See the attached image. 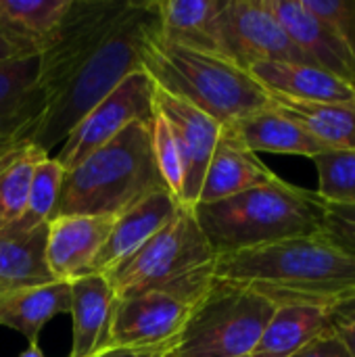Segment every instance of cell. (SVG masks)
<instances>
[{"label": "cell", "instance_id": "1", "mask_svg": "<svg viewBox=\"0 0 355 357\" xmlns=\"http://www.w3.org/2000/svg\"><path fill=\"white\" fill-rule=\"evenodd\" d=\"M159 36L155 0H73L56 40L40 54L42 113L23 140L50 153L128 75Z\"/></svg>", "mask_w": 355, "mask_h": 357}, {"label": "cell", "instance_id": "2", "mask_svg": "<svg viewBox=\"0 0 355 357\" xmlns=\"http://www.w3.org/2000/svg\"><path fill=\"white\" fill-rule=\"evenodd\" d=\"M213 276L249 287L276 307L331 310L355 289V261L314 234L220 255Z\"/></svg>", "mask_w": 355, "mask_h": 357}, {"label": "cell", "instance_id": "3", "mask_svg": "<svg viewBox=\"0 0 355 357\" xmlns=\"http://www.w3.org/2000/svg\"><path fill=\"white\" fill-rule=\"evenodd\" d=\"M192 211L213 253L220 257L318 234L324 218V199L318 192L276 178L216 203H199Z\"/></svg>", "mask_w": 355, "mask_h": 357}, {"label": "cell", "instance_id": "4", "mask_svg": "<svg viewBox=\"0 0 355 357\" xmlns=\"http://www.w3.org/2000/svg\"><path fill=\"white\" fill-rule=\"evenodd\" d=\"M142 69L159 90L195 105L222 128L272 105V94L228 56L174 44L161 36L144 50Z\"/></svg>", "mask_w": 355, "mask_h": 357}, {"label": "cell", "instance_id": "5", "mask_svg": "<svg viewBox=\"0 0 355 357\" xmlns=\"http://www.w3.org/2000/svg\"><path fill=\"white\" fill-rule=\"evenodd\" d=\"M165 188L151 149V119L128 126L117 138L65 172L52 218L111 215Z\"/></svg>", "mask_w": 355, "mask_h": 357}, {"label": "cell", "instance_id": "6", "mask_svg": "<svg viewBox=\"0 0 355 357\" xmlns=\"http://www.w3.org/2000/svg\"><path fill=\"white\" fill-rule=\"evenodd\" d=\"M276 305L249 287L216 278L182 328L174 357H249Z\"/></svg>", "mask_w": 355, "mask_h": 357}, {"label": "cell", "instance_id": "7", "mask_svg": "<svg viewBox=\"0 0 355 357\" xmlns=\"http://www.w3.org/2000/svg\"><path fill=\"white\" fill-rule=\"evenodd\" d=\"M216 259L218 255L203 234L195 211L190 207H182L163 230L107 274V278L119 301L149 289H163L182 282L203 268L213 266Z\"/></svg>", "mask_w": 355, "mask_h": 357}, {"label": "cell", "instance_id": "8", "mask_svg": "<svg viewBox=\"0 0 355 357\" xmlns=\"http://www.w3.org/2000/svg\"><path fill=\"white\" fill-rule=\"evenodd\" d=\"M213 266L172 287L119 299L111 320L109 347L151 349L176 343L192 310L216 280Z\"/></svg>", "mask_w": 355, "mask_h": 357}, {"label": "cell", "instance_id": "9", "mask_svg": "<svg viewBox=\"0 0 355 357\" xmlns=\"http://www.w3.org/2000/svg\"><path fill=\"white\" fill-rule=\"evenodd\" d=\"M153 98L155 84L144 69L128 75L113 92H109L80 119V123L59 146L54 159L65 167V172L73 169L88 155L117 138L128 126L151 119L155 113Z\"/></svg>", "mask_w": 355, "mask_h": 357}, {"label": "cell", "instance_id": "10", "mask_svg": "<svg viewBox=\"0 0 355 357\" xmlns=\"http://www.w3.org/2000/svg\"><path fill=\"white\" fill-rule=\"evenodd\" d=\"M218 50L249 71L255 63H310L274 17L268 0H226L218 17Z\"/></svg>", "mask_w": 355, "mask_h": 357}, {"label": "cell", "instance_id": "11", "mask_svg": "<svg viewBox=\"0 0 355 357\" xmlns=\"http://www.w3.org/2000/svg\"><path fill=\"white\" fill-rule=\"evenodd\" d=\"M155 111L167 121L184 165V207H195L203 180L222 136V126L195 105L155 86Z\"/></svg>", "mask_w": 355, "mask_h": 357}, {"label": "cell", "instance_id": "12", "mask_svg": "<svg viewBox=\"0 0 355 357\" xmlns=\"http://www.w3.org/2000/svg\"><path fill=\"white\" fill-rule=\"evenodd\" d=\"M115 218L61 215L46 226V268L56 282H71L92 272Z\"/></svg>", "mask_w": 355, "mask_h": 357}, {"label": "cell", "instance_id": "13", "mask_svg": "<svg viewBox=\"0 0 355 357\" xmlns=\"http://www.w3.org/2000/svg\"><path fill=\"white\" fill-rule=\"evenodd\" d=\"M184 205L165 188L155 190L121 211L111 228V234L100 249L90 274H111L117 266L130 259L159 230H163Z\"/></svg>", "mask_w": 355, "mask_h": 357}, {"label": "cell", "instance_id": "14", "mask_svg": "<svg viewBox=\"0 0 355 357\" xmlns=\"http://www.w3.org/2000/svg\"><path fill=\"white\" fill-rule=\"evenodd\" d=\"M274 17L291 42L320 69L343 79L355 90V61L339 33L312 15L301 0H268Z\"/></svg>", "mask_w": 355, "mask_h": 357}, {"label": "cell", "instance_id": "15", "mask_svg": "<svg viewBox=\"0 0 355 357\" xmlns=\"http://www.w3.org/2000/svg\"><path fill=\"white\" fill-rule=\"evenodd\" d=\"M71 351L69 357H94L109 349L117 297L107 276L88 274L71 280Z\"/></svg>", "mask_w": 355, "mask_h": 357}, {"label": "cell", "instance_id": "16", "mask_svg": "<svg viewBox=\"0 0 355 357\" xmlns=\"http://www.w3.org/2000/svg\"><path fill=\"white\" fill-rule=\"evenodd\" d=\"M251 153L272 155H295L316 159L328 149L320 144L310 132H305L293 117L278 109L272 100L270 107L259 109L247 117L224 128Z\"/></svg>", "mask_w": 355, "mask_h": 357}, {"label": "cell", "instance_id": "17", "mask_svg": "<svg viewBox=\"0 0 355 357\" xmlns=\"http://www.w3.org/2000/svg\"><path fill=\"white\" fill-rule=\"evenodd\" d=\"M249 73L278 98L305 102L355 105V90L333 73L310 63L268 61L249 67Z\"/></svg>", "mask_w": 355, "mask_h": 357}, {"label": "cell", "instance_id": "18", "mask_svg": "<svg viewBox=\"0 0 355 357\" xmlns=\"http://www.w3.org/2000/svg\"><path fill=\"white\" fill-rule=\"evenodd\" d=\"M73 0H0V38L17 56H40L54 40Z\"/></svg>", "mask_w": 355, "mask_h": 357}, {"label": "cell", "instance_id": "19", "mask_svg": "<svg viewBox=\"0 0 355 357\" xmlns=\"http://www.w3.org/2000/svg\"><path fill=\"white\" fill-rule=\"evenodd\" d=\"M40 56H15L0 65V146L21 142L42 113Z\"/></svg>", "mask_w": 355, "mask_h": 357}, {"label": "cell", "instance_id": "20", "mask_svg": "<svg viewBox=\"0 0 355 357\" xmlns=\"http://www.w3.org/2000/svg\"><path fill=\"white\" fill-rule=\"evenodd\" d=\"M276 178L278 174H274L255 153L245 149L232 134L222 130L197 205L216 203L241 195L245 190L264 186Z\"/></svg>", "mask_w": 355, "mask_h": 357}, {"label": "cell", "instance_id": "21", "mask_svg": "<svg viewBox=\"0 0 355 357\" xmlns=\"http://www.w3.org/2000/svg\"><path fill=\"white\" fill-rule=\"evenodd\" d=\"M71 310V284L50 282L42 287L0 293V326L17 331L27 345H38L44 326Z\"/></svg>", "mask_w": 355, "mask_h": 357}, {"label": "cell", "instance_id": "22", "mask_svg": "<svg viewBox=\"0 0 355 357\" xmlns=\"http://www.w3.org/2000/svg\"><path fill=\"white\" fill-rule=\"evenodd\" d=\"M328 331H333L331 310L316 305H280L249 357H293Z\"/></svg>", "mask_w": 355, "mask_h": 357}, {"label": "cell", "instance_id": "23", "mask_svg": "<svg viewBox=\"0 0 355 357\" xmlns=\"http://www.w3.org/2000/svg\"><path fill=\"white\" fill-rule=\"evenodd\" d=\"M226 0H155L159 36L197 50H218V17Z\"/></svg>", "mask_w": 355, "mask_h": 357}, {"label": "cell", "instance_id": "24", "mask_svg": "<svg viewBox=\"0 0 355 357\" xmlns=\"http://www.w3.org/2000/svg\"><path fill=\"white\" fill-rule=\"evenodd\" d=\"M46 226L0 230V293L56 282L46 268Z\"/></svg>", "mask_w": 355, "mask_h": 357}, {"label": "cell", "instance_id": "25", "mask_svg": "<svg viewBox=\"0 0 355 357\" xmlns=\"http://www.w3.org/2000/svg\"><path fill=\"white\" fill-rule=\"evenodd\" d=\"M272 100L328 151L355 149V105L305 102L278 96H272Z\"/></svg>", "mask_w": 355, "mask_h": 357}, {"label": "cell", "instance_id": "26", "mask_svg": "<svg viewBox=\"0 0 355 357\" xmlns=\"http://www.w3.org/2000/svg\"><path fill=\"white\" fill-rule=\"evenodd\" d=\"M46 155L50 153L21 140L10 144L0 157V230L13 228L21 220L33 172Z\"/></svg>", "mask_w": 355, "mask_h": 357}, {"label": "cell", "instance_id": "27", "mask_svg": "<svg viewBox=\"0 0 355 357\" xmlns=\"http://www.w3.org/2000/svg\"><path fill=\"white\" fill-rule=\"evenodd\" d=\"M63 180H65V167L52 155H46L33 172L27 207H25L21 220L13 226V230L27 232V230L46 226L54 215V209H56V203L61 197V188H63Z\"/></svg>", "mask_w": 355, "mask_h": 357}, {"label": "cell", "instance_id": "28", "mask_svg": "<svg viewBox=\"0 0 355 357\" xmlns=\"http://www.w3.org/2000/svg\"><path fill=\"white\" fill-rule=\"evenodd\" d=\"M151 149L155 157V165L159 172V178L182 205H184V165H182V155L176 144V138L157 111L151 117Z\"/></svg>", "mask_w": 355, "mask_h": 357}, {"label": "cell", "instance_id": "29", "mask_svg": "<svg viewBox=\"0 0 355 357\" xmlns=\"http://www.w3.org/2000/svg\"><path fill=\"white\" fill-rule=\"evenodd\" d=\"M318 169V195L324 201H355V149L326 151L312 159Z\"/></svg>", "mask_w": 355, "mask_h": 357}, {"label": "cell", "instance_id": "30", "mask_svg": "<svg viewBox=\"0 0 355 357\" xmlns=\"http://www.w3.org/2000/svg\"><path fill=\"white\" fill-rule=\"evenodd\" d=\"M318 236L355 261V201H324Z\"/></svg>", "mask_w": 355, "mask_h": 357}, {"label": "cell", "instance_id": "31", "mask_svg": "<svg viewBox=\"0 0 355 357\" xmlns=\"http://www.w3.org/2000/svg\"><path fill=\"white\" fill-rule=\"evenodd\" d=\"M303 6L328 23L345 42L355 61V0H301Z\"/></svg>", "mask_w": 355, "mask_h": 357}, {"label": "cell", "instance_id": "32", "mask_svg": "<svg viewBox=\"0 0 355 357\" xmlns=\"http://www.w3.org/2000/svg\"><path fill=\"white\" fill-rule=\"evenodd\" d=\"M293 357H352L343 341L335 335V331H328L320 339L312 341L308 347H303Z\"/></svg>", "mask_w": 355, "mask_h": 357}, {"label": "cell", "instance_id": "33", "mask_svg": "<svg viewBox=\"0 0 355 357\" xmlns=\"http://www.w3.org/2000/svg\"><path fill=\"white\" fill-rule=\"evenodd\" d=\"M174 345L163 347H151V349H130V347H109L94 357H174Z\"/></svg>", "mask_w": 355, "mask_h": 357}, {"label": "cell", "instance_id": "34", "mask_svg": "<svg viewBox=\"0 0 355 357\" xmlns=\"http://www.w3.org/2000/svg\"><path fill=\"white\" fill-rule=\"evenodd\" d=\"M331 318L337 322H354L355 324V289L331 307Z\"/></svg>", "mask_w": 355, "mask_h": 357}, {"label": "cell", "instance_id": "35", "mask_svg": "<svg viewBox=\"0 0 355 357\" xmlns=\"http://www.w3.org/2000/svg\"><path fill=\"white\" fill-rule=\"evenodd\" d=\"M333 331H335V335L343 341V345L347 347L349 356L355 357V324L354 322H337V320H333Z\"/></svg>", "mask_w": 355, "mask_h": 357}, {"label": "cell", "instance_id": "36", "mask_svg": "<svg viewBox=\"0 0 355 357\" xmlns=\"http://www.w3.org/2000/svg\"><path fill=\"white\" fill-rule=\"evenodd\" d=\"M17 54H15V50L0 38V65L2 63H6V61H10V59H15Z\"/></svg>", "mask_w": 355, "mask_h": 357}, {"label": "cell", "instance_id": "37", "mask_svg": "<svg viewBox=\"0 0 355 357\" xmlns=\"http://www.w3.org/2000/svg\"><path fill=\"white\" fill-rule=\"evenodd\" d=\"M19 357H46L44 354H42V349L38 347V345H27V349L21 354Z\"/></svg>", "mask_w": 355, "mask_h": 357}, {"label": "cell", "instance_id": "38", "mask_svg": "<svg viewBox=\"0 0 355 357\" xmlns=\"http://www.w3.org/2000/svg\"><path fill=\"white\" fill-rule=\"evenodd\" d=\"M8 146H10V144H8ZM8 146H0V157H2V155H4V151H6V149H8Z\"/></svg>", "mask_w": 355, "mask_h": 357}]
</instances>
